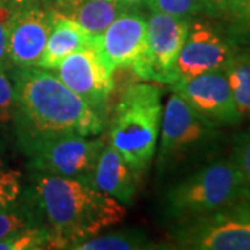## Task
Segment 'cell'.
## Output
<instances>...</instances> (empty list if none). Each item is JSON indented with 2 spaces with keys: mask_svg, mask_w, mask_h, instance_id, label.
Instances as JSON below:
<instances>
[{
  "mask_svg": "<svg viewBox=\"0 0 250 250\" xmlns=\"http://www.w3.org/2000/svg\"><path fill=\"white\" fill-rule=\"evenodd\" d=\"M161 116L160 88L143 82L125 89L111 120L107 143L141 177L154 160Z\"/></svg>",
  "mask_w": 250,
  "mask_h": 250,
  "instance_id": "obj_3",
  "label": "cell"
},
{
  "mask_svg": "<svg viewBox=\"0 0 250 250\" xmlns=\"http://www.w3.org/2000/svg\"><path fill=\"white\" fill-rule=\"evenodd\" d=\"M126 10H142L147 7L149 0H114Z\"/></svg>",
  "mask_w": 250,
  "mask_h": 250,
  "instance_id": "obj_29",
  "label": "cell"
},
{
  "mask_svg": "<svg viewBox=\"0 0 250 250\" xmlns=\"http://www.w3.org/2000/svg\"><path fill=\"white\" fill-rule=\"evenodd\" d=\"M248 195L232 160L220 159L171 185L163 197V213L178 224L213 213Z\"/></svg>",
  "mask_w": 250,
  "mask_h": 250,
  "instance_id": "obj_4",
  "label": "cell"
},
{
  "mask_svg": "<svg viewBox=\"0 0 250 250\" xmlns=\"http://www.w3.org/2000/svg\"><path fill=\"white\" fill-rule=\"evenodd\" d=\"M172 93L215 126H233L242 121L224 70L205 72L171 83Z\"/></svg>",
  "mask_w": 250,
  "mask_h": 250,
  "instance_id": "obj_11",
  "label": "cell"
},
{
  "mask_svg": "<svg viewBox=\"0 0 250 250\" xmlns=\"http://www.w3.org/2000/svg\"><path fill=\"white\" fill-rule=\"evenodd\" d=\"M243 0H202V13L210 18L218 20Z\"/></svg>",
  "mask_w": 250,
  "mask_h": 250,
  "instance_id": "obj_27",
  "label": "cell"
},
{
  "mask_svg": "<svg viewBox=\"0 0 250 250\" xmlns=\"http://www.w3.org/2000/svg\"><path fill=\"white\" fill-rule=\"evenodd\" d=\"M14 86V131L22 150L65 135L96 136L106 120L70 90L52 70L10 68Z\"/></svg>",
  "mask_w": 250,
  "mask_h": 250,
  "instance_id": "obj_1",
  "label": "cell"
},
{
  "mask_svg": "<svg viewBox=\"0 0 250 250\" xmlns=\"http://www.w3.org/2000/svg\"><path fill=\"white\" fill-rule=\"evenodd\" d=\"M170 238L174 249L250 250V196L174 224Z\"/></svg>",
  "mask_w": 250,
  "mask_h": 250,
  "instance_id": "obj_6",
  "label": "cell"
},
{
  "mask_svg": "<svg viewBox=\"0 0 250 250\" xmlns=\"http://www.w3.org/2000/svg\"><path fill=\"white\" fill-rule=\"evenodd\" d=\"M56 249L54 236L45 224L21 228L0 239V250Z\"/></svg>",
  "mask_w": 250,
  "mask_h": 250,
  "instance_id": "obj_21",
  "label": "cell"
},
{
  "mask_svg": "<svg viewBox=\"0 0 250 250\" xmlns=\"http://www.w3.org/2000/svg\"><path fill=\"white\" fill-rule=\"evenodd\" d=\"M106 143V136L65 135L41 141L24 153L29 159L31 171L78 179L90 185L92 172Z\"/></svg>",
  "mask_w": 250,
  "mask_h": 250,
  "instance_id": "obj_7",
  "label": "cell"
},
{
  "mask_svg": "<svg viewBox=\"0 0 250 250\" xmlns=\"http://www.w3.org/2000/svg\"><path fill=\"white\" fill-rule=\"evenodd\" d=\"M147 9L192 18L202 13V0H149Z\"/></svg>",
  "mask_w": 250,
  "mask_h": 250,
  "instance_id": "obj_23",
  "label": "cell"
},
{
  "mask_svg": "<svg viewBox=\"0 0 250 250\" xmlns=\"http://www.w3.org/2000/svg\"><path fill=\"white\" fill-rule=\"evenodd\" d=\"M14 86L7 71L0 70V126H14Z\"/></svg>",
  "mask_w": 250,
  "mask_h": 250,
  "instance_id": "obj_25",
  "label": "cell"
},
{
  "mask_svg": "<svg viewBox=\"0 0 250 250\" xmlns=\"http://www.w3.org/2000/svg\"><path fill=\"white\" fill-rule=\"evenodd\" d=\"M236 50L250 53V0H243L217 20Z\"/></svg>",
  "mask_w": 250,
  "mask_h": 250,
  "instance_id": "obj_20",
  "label": "cell"
},
{
  "mask_svg": "<svg viewBox=\"0 0 250 250\" xmlns=\"http://www.w3.org/2000/svg\"><path fill=\"white\" fill-rule=\"evenodd\" d=\"M80 1L81 0H47L46 4H47L52 10H54V11L62 13L64 10L70 9L74 4L80 3Z\"/></svg>",
  "mask_w": 250,
  "mask_h": 250,
  "instance_id": "obj_28",
  "label": "cell"
},
{
  "mask_svg": "<svg viewBox=\"0 0 250 250\" xmlns=\"http://www.w3.org/2000/svg\"><path fill=\"white\" fill-rule=\"evenodd\" d=\"M52 71L68 89L106 120L108 98L114 89V72L100 54L98 36L95 45L67 56Z\"/></svg>",
  "mask_w": 250,
  "mask_h": 250,
  "instance_id": "obj_10",
  "label": "cell"
},
{
  "mask_svg": "<svg viewBox=\"0 0 250 250\" xmlns=\"http://www.w3.org/2000/svg\"><path fill=\"white\" fill-rule=\"evenodd\" d=\"M53 24V10L47 4L17 6L10 20L7 57L10 68L39 67Z\"/></svg>",
  "mask_w": 250,
  "mask_h": 250,
  "instance_id": "obj_12",
  "label": "cell"
},
{
  "mask_svg": "<svg viewBox=\"0 0 250 250\" xmlns=\"http://www.w3.org/2000/svg\"><path fill=\"white\" fill-rule=\"evenodd\" d=\"M16 7L17 6H25V4H32V3H41V0H9Z\"/></svg>",
  "mask_w": 250,
  "mask_h": 250,
  "instance_id": "obj_30",
  "label": "cell"
},
{
  "mask_svg": "<svg viewBox=\"0 0 250 250\" xmlns=\"http://www.w3.org/2000/svg\"><path fill=\"white\" fill-rule=\"evenodd\" d=\"M29 192L53 233L56 249L106 231L126 215L123 203L78 179L31 171Z\"/></svg>",
  "mask_w": 250,
  "mask_h": 250,
  "instance_id": "obj_2",
  "label": "cell"
},
{
  "mask_svg": "<svg viewBox=\"0 0 250 250\" xmlns=\"http://www.w3.org/2000/svg\"><path fill=\"white\" fill-rule=\"evenodd\" d=\"M16 6L9 0H0V70L9 71L10 62L7 57V41H9L10 20Z\"/></svg>",
  "mask_w": 250,
  "mask_h": 250,
  "instance_id": "obj_26",
  "label": "cell"
},
{
  "mask_svg": "<svg viewBox=\"0 0 250 250\" xmlns=\"http://www.w3.org/2000/svg\"><path fill=\"white\" fill-rule=\"evenodd\" d=\"M98 46L111 71L128 68L146 81L149 62L147 22L141 10H125L121 13L98 36Z\"/></svg>",
  "mask_w": 250,
  "mask_h": 250,
  "instance_id": "obj_9",
  "label": "cell"
},
{
  "mask_svg": "<svg viewBox=\"0 0 250 250\" xmlns=\"http://www.w3.org/2000/svg\"><path fill=\"white\" fill-rule=\"evenodd\" d=\"M141 178L121 154L106 143L92 172L90 185L124 206H129L134 202Z\"/></svg>",
  "mask_w": 250,
  "mask_h": 250,
  "instance_id": "obj_14",
  "label": "cell"
},
{
  "mask_svg": "<svg viewBox=\"0 0 250 250\" xmlns=\"http://www.w3.org/2000/svg\"><path fill=\"white\" fill-rule=\"evenodd\" d=\"M70 250H150L161 249L147 233L139 228H124L117 231H102L98 235L72 242Z\"/></svg>",
  "mask_w": 250,
  "mask_h": 250,
  "instance_id": "obj_16",
  "label": "cell"
},
{
  "mask_svg": "<svg viewBox=\"0 0 250 250\" xmlns=\"http://www.w3.org/2000/svg\"><path fill=\"white\" fill-rule=\"evenodd\" d=\"M236 52L217 20L197 14L190 18L187 39L178 54L175 82L224 70Z\"/></svg>",
  "mask_w": 250,
  "mask_h": 250,
  "instance_id": "obj_8",
  "label": "cell"
},
{
  "mask_svg": "<svg viewBox=\"0 0 250 250\" xmlns=\"http://www.w3.org/2000/svg\"><path fill=\"white\" fill-rule=\"evenodd\" d=\"M231 160L241 175L246 192L250 195V126L235 136Z\"/></svg>",
  "mask_w": 250,
  "mask_h": 250,
  "instance_id": "obj_22",
  "label": "cell"
},
{
  "mask_svg": "<svg viewBox=\"0 0 250 250\" xmlns=\"http://www.w3.org/2000/svg\"><path fill=\"white\" fill-rule=\"evenodd\" d=\"M125 10L114 0H81L60 14L71 18L92 36H100Z\"/></svg>",
  "mask_w": 250,
  "mask_h": 250,
  "instance_id": "obj_17",
  "label": "cell"
},
{
  "mask_svg": "<svg viewBox=\"0 0 250 250\" xmlns=\"http://www.w3.org/2000/svg\"><path fill=\"white\" fill-rule=\"evenodd\" d=\"M146 22L149 46L146 81L171 85L175 82V64L187 39L190 18L150 11Z\"/></svg>",
  "mask_w": 250,
  "mask_h": 250,
  "instance_id": "obj_13",
  "label": "cell"
},
{
  "mask_svg": "<svg viewBox=\"0 0 250 250\" xmlns=\"http://www.w3.org/2000/svg\"><path fill=\"white\" fill-rule=\"evenodd\" d=\"M43 221L42 213L36 205V200L28 190L27 199L20 203V199L16 205L9 208L0 210V239L9 236L10 233L16 232L21 228L39 225Z\"/></svg>",
  "mask_w": 250,
  "mask_h": 250,
  "instance_id": "obj_19",
  "label": "cell"
},
{
  "mask_svg": "<svg viewBox=\"0 0 250 250\" xmlns=\"http://www.w3.org/2000/svg\"><path fill=\"white\" fill-rule=\"evenodd\" d=\"M96 36H92L83 28L53 10V24L47 38L45 52L39 67L54 70L60 62L74 52L95 45Z\"/></svg>",
  "mask_w": 250,
  "mask_h": 250,
  "instance_id": "obj_15",
  "label": "cell"
},
{
  "mask_svg": "<svg viewBox=\"0 0 250 250\" xmlns=\"http://www.w3.org/2000/svg\"><path fill=\"white\" fill-rule=\"evenodd\" d=\"M224 72L242 120H250V53L238 50L225 65Z\"/></svg>",
  "mask_w": 250,
  "mask_h": 250,
  "instance_id": "obj_18",
  "label": "cell"
},
{
  "mask_svg": "<svg viewBox=\"0 0 250 250\" xmlns=\"http://www.w3.org/2000/svg\"><path fill=\"white\" fill-rule=\"evenodd\" d=\"M218 136V126L208 123L185 100L172 93L163 107L159 150L154 156L157 178H166L208 152Z\"/></svg>",
  "mask_w": 250,
  "mask_h": 250,
  "instance_id": "obj_5",
  "label": "cell"
},
{
  "mask_svg": "<svg viewBox=\"0 0 250 250\" xmlns=\"http://www.w3.org/2000/svg\"><path fill=\"white\" fill-rule=\"evenodd\" d=\"M21 196V174L11 168L0 167V210L17 203Z\"/></svg>",
  "mask_w": 250,
  "mask_h": 250,
  "instance_id": "obj_24",
  "label": "cell"
}]
</instances>
